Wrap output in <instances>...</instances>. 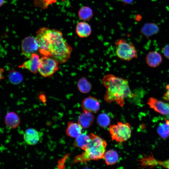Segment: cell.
Here are the masks:
<instances>
[{
    "mask_svg": "<svg viewBox=\"0 0 169 169\" xmlns=\"http://www.w3.org/2000/svg\"><path fill=\"white\" fill-rule=\"evenodd\" d=\"M36 38L38 52L43 56H49L59 63H65L69 58L72 49L61 31L43 27L36 32Z\"/></svg>",
    "mask_w": 169,
    "mask_h": 169,
    "instance_id": "cell-1",
    "label": "cell"
},
{
    "mask_svg": "<svg viewBox=\"0 0 169 169\" xmlns=\"http://www.w3.org/2000/svg\"><path fill=\"white\" fill-rule=\"evenodd\" d=\"M101 81L106 89L104 100L108 103L115 102L122 107L125 99L135 95L131 90L126 79L108 74L103 77Z\"/></svg>",
    "mask_w": 169,
    "mask_h": 169,
    "instance_id": "cell-2",
    "label": "cell"
},
{
    "mask_svg": "<svg viewBox=\"0 0 169 169\" xmlns=\"http://www.w3.org/2000/svg\"><path fill=\"white\" fill-rule=\"evenodd\" d=\"M89 135L90 140L89 143L84 151L75 157L74 162L84 163L104 158L107 145L106 141L97 135L92 133Z\"/></svg>",
    "mask_w": 169,
    "mask_h": 169,
    "instance_id": "cell-3",
    "label": "cell"
},
{
    "mask_svg": "<svg viewBox=\"0 0 169 169\" xmlns=\"http://www.w3.org/2000/svg\"><path fill=\"white\" fill-rule=\"evenodd\" d=\"M115 44L116 55L121 60L130 61L137 58V52L131 43L120 39L116 41Z\"/></svg>",
    "mask_w": 169,
    "mask_h": 169,
    "instance_id": "cell-4",
    "label": "cell"
},
{
    "mask_svg": "<svg viewBox=\"0 0 169 169\" xmlns=\"http://www.w3.org/2000/svg\"><path fill=\"white\" fill-rule=\"evenodd\" d=\"M109 132L112 141L121 142L127 141L130 137L131 130L129 123L119 122L110 126Z\"/></svg>",
    "mask_w": 169,
    "mask_h": 169,
    "instance_id": "cell-5",
    "label": "cell"
},
{
    "mask_svg": "<svg viewBox=\"0 0 169 169\" xmlns=\"http://www.w3.org/2000/svg\"><path fill=\"white\" fill-rule=\"evenodd\" d=\"M59 69V63L49 56H43L40 59L38 71L43 77H49Z\"/></svg>",
    "mask_w": 169,
    "mask_h": 169,
    "instance_id": "cell-6",
    "label": "cell"
},
{
    "mask_svg": "<svg viewBox=\"0 0 169 169\" xmlns=\"http://www.w3.org/2000/svg\"><path fill=\"white\" fill-rule=\"evenodd\" d=\"M21 48L23 54L29 59L33 54L38 51L39 46L36 38L32 36L25 37L22 42Z\"/></svg>",
    "mask_w": 169,
    "mask_h": 169,
    "instance_id": "cell-7",
    "label": "cell"
},
{
    "mask_svg": "<svg viewBox=\"0 0 169 169\" xmlns=\"http://www.w3.org/2000/svg\"><path fill=\"white\" fill-rule=\"evenodd\" d=\"M147 103L155 111L164 115L169 114V103L163 102L153 97H150Z\"/></svg>",
    "mask_w": 169,
    "mask_h": 169,
    "instance_id": "cell-8",
    "label": "cell"
},
{
    "mask_svg": "<svg viewBox=\"0 0 169 169\" xmlns=\"http://www.w3.org/2000/svg\"><path fill=\"white\" fill-rule=\"evenodd\" d=\"M81 106L84 111L95 113L99 110L100 104L99 101L96 98L94 97L89 96L83 100Z\"/></svg>",
    "mask_w": 169,
    "mask_h": 169,
    "instance_id": "cell-9",
    "label": "cell"
},
{
    "mask_svg": "<svg viewBox=\"0 0 169 169\" xmlns=\"http://www.w3.org/2000/svg\"><path fill=\"white\" fill-rule=\"evenodd\" d=\"M40 59L38 54L36 53L33 54L29 59L24 62L18 67L27 69L31 72L36 74L38 71Z\"/></svg>",
    "mask_w": 169,
    "mask_h": 169,
    "instance_id": "cell-10",
    "label": "cell"
},
{
    "mask_svg": "<svg viewBox=\"0 0 169 169\" xmlns=\"http://www.w3.org/2000/svg\"><path fill=\"white\" fill-rule=\"evenodd\" d=\"M40 135L39 132L35 129L29 128L27 129L23 135L25 142L30 145H34L39 141Z\"/></svg>",
    "mask_w": 169,
    "mask_h": 169,
    "instance_id": "cell-11",
    "label": "cell"
},
{
    "mask_svg": "<svg viewBox=\"0 0 169 169\" xmlns=\"http://www.w3.org/2000/svg\"><path fill=\"white\" fill-rule=\"evenodd\" d=\"M4 123L8 128L14 129L19 125L20 119L16 113L13 111H10L6 114L4 118Z\"/></svg>",
    "mask_w": 169,
    "mask_h": 169,
    "instance_id": "cell-12",
    "label": "cell"
},
{
    "mask_svg": "<svg viewBox=\"0 0 169 169\" xmlns=\"http://www.w3.org/2000/svg\"><path fill=\"white\" fill-rule=\"evenodd\" d=\"M147 64L150 67L156 68L161 63L162 57L161 54L156 51H152L148 53L146 57Z\"/></svg>",
    "mask_w": 169,
    "mask_h": 169,
    "instance_id": "cell-13",
    "label": "cell"
},
{
    "mask_svg": "<svg viewBox=\"0 0 169 169\" xmlns=\"http://www.w3.org/2000/svg\"><path fill=\"white\" fill-rule=\"evenodd\" d=\"M75 30L78 36L81 38L88 37L92 32V28L90 25L84 21L78 23L76 26Z\"/></svg>",
    "mask_w": 169,
    "mask_h": 169,
    "instance_id": "cell-14",
    "label": "cell"
},
{
    "mask_svg": "<svg viewBox=\"0 0 169 169\" xmlns=\"http://www.w3.org/2000/svg\"><path fill=\"white\" fill-rule=\"evenodd\" d=\"M83 127L78 123L69 122L66 129L67 135L70 137L76 138L81 133Z\"/></svg>",
    "mask_w": 169,
    "mask_h": 169,
    "instance_id": "cell-15",
    "label": "cell"
},
{
    "mask_svg": "<svg viewBox=\"0 0 169 169\" xmlns=\"http://www.w3.org/2000/svg\"><path fill=\"white\" fill-rule=\"evenodd\" d=\"M159 31L157 25L154 23H147L145 24L141 29V33L147 38L157 33Z\"/></svg>",
    "mask_w": 169,
    "mask_h": 169,
    "instance_id": "cell-16",
    "label": "cell"
},
{
    "mask_svg": "<svg viewBox=\"0 0 169 169\" xmlns=\"http://www.w3.org/2000/svg\"><path fill=\"white\" fill-rule=\"evenodd\" d=\"M90 140L89 134L81 133L76 138L73 143L74 146L81 148L84 150L88 145Z\"/></svg>",
    "mask_w": 169,
    "mask_h": 169,
    "instance_id": "cell-17",
    "label": "cell"
},
{
    "mask_svg": "<svg viewBox=\"0 0 169 169\" xmlns=\"http://www.w3.org/2000/svg\"><path fill=\"white\" fill-rule=\"evenodd\" d=\"M94 117L92 113L84 111L79 117L78 123L83 128H87L91 126L94 122Z\"/></svg>",
    "mask_w": 169,
    "mask_h": 169,
    "instance_id": "cell-18",
    "label": "cell"
},
{
    "mask_svg": "<svg viewBox=\"0 0 169 169\" xmlns=\"http://www.w3.org/2000/svg\"><path fill=\"white\" fill-rule=\"evenodd\" d=\"M77 87L79 91L82 93L86 94L91 90V83L85 77L81 78L78 81Z\"/></svg>",
    "mask_w": 169,
    "mask_h": 169,
    "instance_id": "cell-19",
    "label": "cell"
},
{
    "mask_svg": "<svg viewBox=\"0 0 169 169\" xmlns=\"http://www.w3.org/2000/svg\"><path fill=\"white\" fill-rule=\"evenodd\" d=\"M104 158L107 165H112L118 162L119 155L115 151L111 150L105 152Z\"/></svg>",
    "mask_w": 169,
    "mask_h": 169,
    "instance_id": "cell-20",
    "label": "cell"
},
{
    "mask_svg": "<svg viewBox=\"0 0 169 169\" xmlns=\"http://www.w3.org/2000/svg\"><path fill=\"white\" fill-rule=\"evenodd\" d=\"M78 15L80 19L87 21L91 19L93 15V13L92 9L90 7L84 6L79 9Z\"/></svg>",
    "mask_w": 169,
    "mask_h": 169,
    "instance_id": "cell-21",
    "label": "cell"
},
{
    "mask_svg": "<svg viewBox=\"0 0 169 169\" xmlns=\"http://www.w3.org/2000/svg\"><path fill=\"white\" fill-rule=\"evenodd\" d=\"M157 131L160 136L165 139L169 137V120L160 123L157 128Z\"/></svg>",
    "mask_w": 169,
    "mask_h": 169,
    "instance_id": "cell-22",
    "label": "cell"
},
{
    "mask_svg": "<svg viewBox=\"0 0 169 169\" xmlns=\"http://www.w3.org/2000/svg\"><path fill=\"white\" fill-rule=\"evenodd\" d=\"M9 79L13 84H17L21 83L23 81V78L22 74L16 71H12L9 74Z\"/></svg>",
    "mask_w": 169,
    "mask_h": 169,
    "instance_id": "cell-23",
    "label": "cell"
},
{
    "mask_svg": "<svg viewBox=\"0 0 169 169\" xmlns=\"http://www.w3.org/2000/svg\"><path fill=\"white\" fill-rule=\"evenodd\" d=\"M97 122L99 126L105 127L109 125L110 120L109 116L106 114L102 113L98 115L97 119Z\"/></svg>",
    "mask_w": 169,
    "mask_h": 169,
    "instance_id": "cell-24",
    "label": "cell"
},
{
    "mask_svg": "<svg viewBox=\"0 0 169 169\" xmlns=\"http://www.w3.org/2000/svg\"><path fill=\"white\" fill-rule=\"evenodd\" d=\"M33 1L34 5L36 7L45 9L50 5L55 3L56 0H34Z\"/></svg>",
    "mask_w": 169,
    "mask_h": 169,
    "instance_id": "cell-25",
    "label": "cell"
},
{
    "mask_svg": "<svg viewBox=\"0 0 169 169\" xmlns=\"http://www.w3.org/2000/svg\"><path fill=\"white\" fill-rule=\"evenodd\" d=\"M157 165L169 169V159L163 161H159L152 156L150 160V167H151Z\"/></svg>",
    "mask_w": 169,
    "mask_h": 169,
    "instance_id": "cell-26",
    "label": "cell"
},
{
    "mask_svg": "<svg viewBox=\"0 0 169 169\" xmlns=\"http://www.w3.org/2000/svg\"><path fill=\"white\" fill-rule=\"evenodd\" d=\"M162 51L165 57L169 59V44L166 45L162 49Z\"/></svg>",
    "mask_w": 169,
    "mask_h": 169,
    "instance_id": "cell-27",
    "label": "cell"
},
{
    "mask_svg": "<svg viewBox=\"0 0 169 169\" xmlns=\"http://www.w3.org/2000/svg\"><path fill=\"white\" fill-rule=\"evenodd\" d=\"M166 91L163 96V98L164 100L169 101V84L166 85Z\"/></svg>",
    "mask_w": 169,
    "mask_h": 169,
    "instance_id": "cell-28",
    "label": "cell"
},
{
    "mask_svg": "<svg viewBox=\"0 0 169 169\" xmlns=\"http://www.w3.org/2000/svg\"><path fill=\"white\" fill-rule=\"evenodd\" d=\"M124 4H129L131 3L134 0H118Z\"/></svg>",
    "mask_w": 169,
    "mask_h": 169,
    "instance_id": "cell-29",
    "label": "cell"
},
{
    "mask_svg": "<svg viewBox=\"0 0 169 169\" xmlns=\"http://www.w3.org/2000/svg\"><path fill=\"white\" fill-rule=\"evenodd\" d=\"M4 72V69L0 67V81L4 78V76L3 74Z\"/></svg>",
    "mask_w": 169,
    "mask_h": 169,
    "instance_id": "cell-30",
    "label": "cell"
},
{
    "mask_svg": "<svg viewBox=\"0 0 169 169\" xmlns=\"http://www.w3.org/2000/svg\"><path fill=\"white\" fill-rule=\"evenodd\" d=\"M4 2L5 0H0V8L4 4Z\"/></svg>",
    "mask_w": 169,
    "mask_h": 169,
    "instance_id": "cell-31",
    "label": "cell"
}]
</instances>
